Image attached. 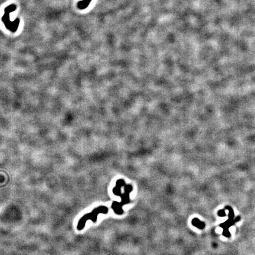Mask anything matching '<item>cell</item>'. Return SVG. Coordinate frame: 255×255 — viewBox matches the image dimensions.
Returning <instances> with one entry per match:
<instances>
[{"instance_id": "cell-1", "label": "cell", "mask_w": 255, "mask_h": 255, "mask_svg": "<svg viewBox=\"0 0 255 255\" xmlns=\"http://www.w3.org/2000/svg\"><path fill=\"white\" fill-rule=\"evenodd\" d=\"M108 211V209L106 207L100 206L93 209L90 213L85 214L79 220L76 227L77 230L79 231L83 230L85 228L87 221L88 220H91L93 223H95L97 220V216L99 214H106Z\"/></svg>"}, {"instance_id": "cell-2", "label": "cell", "mask_w": 255, "mask_h": 255, "mask_svg": "<svg viewBox=\"0 0 255 255\" xmlns=\"http://www.w3.org/2000/svg\"><path fill=\"white\" fill-rule=\"evenodd\" d=\"M17 9V6L15 4H11L9 6L7 7L4 10V14L2 17V21L5 25V27L11 31L12 33H15L20 25V18H16L14 21H11L10 14L11 12L15 11Z\"/></svg>"}, {"instance_id": "cell-3", "label": "cell", "mask_w": 255, "mask_h": 255, "mask_svg": "<svg viewBox=\"0 0 255 255\" xmlns=\"http://www.w3.org/2000/svg\"><path fill=\"white\" fill-rule=\"evenodd\" d=\"M225 208H227L229 210V219H228L227 221H226L224 223L221 224L220 225L221 227H223L224 229V233L223 234L227 237H229L230 236V233L229 232V228L231 226L233 225L236 221H238L240 219V217H238V218L236 219L235 220H233V217H234V212L233 209L230 207H226Z\"/></svg>"}, {"instance_id": "cell-4", "label": "cell", "mask_w": 255, "mask_h": 255, "mask_svg": "<svg viewBox=\"0 0 255 255\" xmlns=\"http://www.w3.org/2000/svg\"><path fill=\"white\" fill-rule=\"evenodd\" d=\"M91 1H92V0H83V1H79L77 4V7L80 10L85 9L89 6V5L91 2Z\"/></svg>"}, {"instance_id": "cell-5", "label": "cell", "mask_w": 255, "mask_h": 255, "mask_svg": "<svg viewBox=\"0 0 255 255\" xmlns=\"http://www.w3.org/2000/svg\"><path fill=\"white\" fill-rule=\"evenodd\" d=\"M218 214H219V215L220 216H226V214H225V213H224V210H223V213H222V211H221V210L219 211Z\"/></svg>"}]
</instances>
